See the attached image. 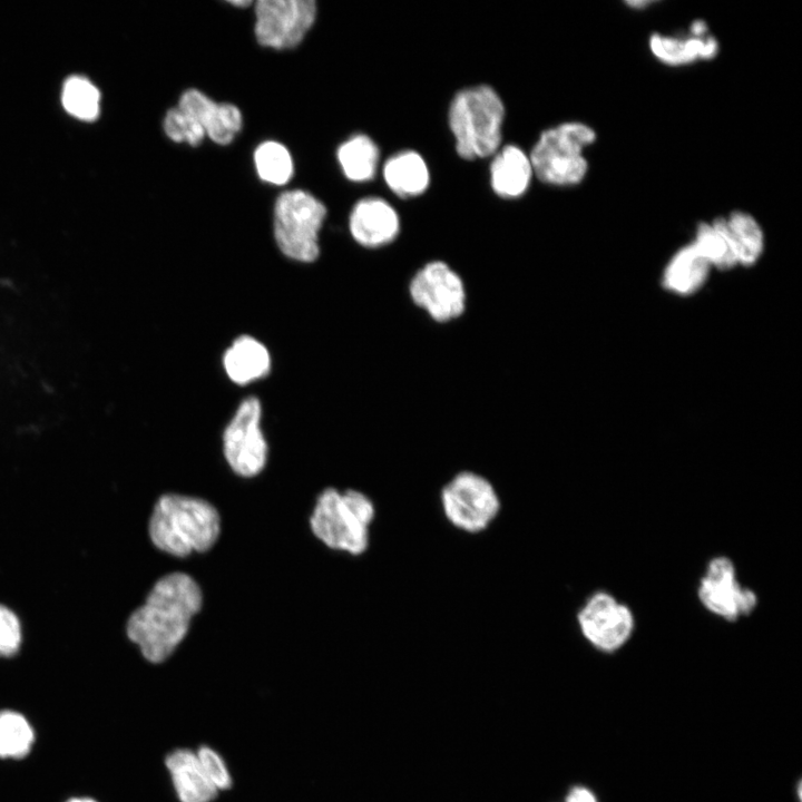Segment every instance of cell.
<instances>
[{
    "mask_svg": "<svg viewBox=\"0 0 802 802\" xmlns=\"http://www.w3.org/2000/svg\"><path fill=\"white\" fill-rule=\"evenodd\" d=\"M400 217L384 198L370 196L352 208L349 227L354 241L363 247L379 248L392 243L400 233Z\"/></svg>",
    "mask_w": 802,
    "mask_h": 802,
    "instance_id": "obj_13",
    "label": "cell"
},
{
    "mask_svg": "<svg viewBox=\"0 0 802 802\" xmlns=\"http://www.w3.org/2000/svg\"><path fill=\"white\" fill-rule=\"evenodd\" d=\"M566 802H597V800L588 789L578 786L568 793Z\"/></svg>",
    "mask_w": 802,
    "mask_h": 802,
    "instance_id": "obj_30",
    "label": "cell"
},
{
    "mask_svg": "<svg viewBox=\"0 0 802 802\" xmlns=\"http://www.w3.org/2000/svg\"><path fill=\"white\" fill-rule=\"evenodd\" d=\"M412 302L437 322L459 317L466 309L462 278L443 261H431L413 275L409 285Z\"/></svg>",
    "mask_w": 802,
    "mask_h": 802,
    "instance_id": "obj_9",
    "label": "cell"
},
{
    "mask_svg": "<svg viewBox=\"0 0 802 802\" xmlns=\"http://www.w3.org/2000/svg\"><path fill=\"white\" fill-rule=\"evenodd\" d=\"M692 244L711 267L726 271L737 265L726 235L713 221L697 225Z\"/></svg>",
    "mask_w": 802,
    "mask_h": 802,
    "instance_id": "obj_23",
    "label": "cell"
},
{
    "mask_svg": "<svg viewBox=\"0 0 802 802\" xmlns=\"http://www.w3.org/2000/svg\"><path fill=\"white\" fill-rule=\"evenodd\" d=\"M490 184L495 194L512 199L522 196L531 182L534 170L529 155L517 145H506L492 155Z\"/></svg>",
    "mask_w": 802,
    "mask_h": 802,
    "instance_id": "obj_15",
    "label": "cell"
},
{
    "mask_svg": "<svg viewBox=\"0 0 802 802\" xmlns=\"http://www.w3.org/2000/svg\"><path fill=\"white\" fill-rule=\"evenodd\" d=\"M261 412L260 400L246 398L224 431L225 458L242 477L256 476L266 463L267 444L260 427Z\"/></svg>",
    "mask_w": 802,
    "mask_h": 802,
    "instance_id": "obj_10",
    "label": "cell"
},
{
    "mask_svg": "<svg viewBox=\"0 0 802 802\" xmlns=\"http://www.w3.org/2000/svg\"><path fill=\"white\" fill-rule=\"evenodd\" d=\"M713 222L726 235L737 265L749 267L759 261L764 251V234L754 216L737 209Z\"/></svg>",
    "mask_w": 802,
    "mask_h": 802,
    "instance_id": "obj_19",
    "label": "cell"
},
{
    "mask_svg": "<svg viewBox=\"0 0 802 802\" xmlns=\"http://www.w3.org/2000/svg\"><path fill=\"white\" fill-rule=\"evenodd\" d=\"M69 802H95V801L89 800V799H72Z\"/></svg>",
    "mask_w": 802,
    "mask_h": 802,
    "instance_id": "obj_33",
    "label": "cell"
},
{
    "mask_svg": "<svg viewBox=\"0 0 802 802\" xmlns=\"http://www.w3.org/2000/svg\"><path fill=\"white\" fill-rule=\"evenodd\" d=\"M177 107L190 115L206 136L218 145L232 143L242 128V113L235 105L215 102L197 89L186 90Z\"/></svg>",
    "mask_w": 802,
    "mask_h": 802,
    "instance_id": "obj_14",
    "label": "cell"
},
{
    "mask_svg": "<svg viewBox=\"0 0 802 802\" xmlns=\"http://www.w3.org/2000/svg\"><path fill=\"white\" fill-rule=\"evenodd\" d=\"M173 786L180 802H212L218 791L212 785L196 752L177 749L165 760Z\"/></svg>",
    "mask_w": 802,
    "mask_h": 802,
    "instance_id": "obj_16",
    "label": "cell"
},
{
    "mask_svg": "<svg viewBox=\"0 0 802 802\" xmlns=\"http://www.w3.org/2000/svg\"><path fill=\"white\" fill-rule=\"evenodd\" d=\"M33 743V731L28 721L16 712L0 713V756L20 759Z\"/></svg>",
    "mask_w": 802,
    "mask_h": 802,
    "instance_id": "obj_26",
    "label": "cell"
},
{
    "mask_svg": "<svg viewBox=\"0 0 802 802\" xmlns=\"http://www.w3.org/2000/svg\"><path fill=\"white\" fill-rule=\"evenodd\" d=\"M163 124L165 134L175 143H187L195 147L206 136L199 124L179 107L170 108L166 113Z\"/></svg>",
    "mask_w": 802,
    "mask_h": 802,
    "instance_id": "obj_27",
    "label": "cell"
},
{
    "mask_svg": "<svg viewBox=\"0 0 802 802\" xmlns=\"http://www.w3.org/2000/svg\"><path fill=\"white\" fill-rule=\"evenodd\" d=\"M21 643V626L17 615L0 605V656H12Z\"/></svg>",
    "mask_w": 802,
    "mask_h": 802,
    "instance_id": "obj_29",
    "label": "cell"
},
{
    "mask_svg": "<svg viewBox=\"0 0 802 802\" xmlns=\"http://www.w3.org/2000/svg\"><path fill=\"white\" fill-rule=\"evenodd\" d=\"M596 140V131L580 121H566L545 129L528 154L534 175L544 184L575 186L588 173L585 148Z\"/></svg>",
    "mask_w": 802,
    "mask_h": 802,
    "instance_id": "obj_5",
    "label": "cell"
},
{
    "mask_svg": "<svg viewBox=\"0 0 802 802\" xmlns=\"http://www.w3.org/2000/svg\"><path fill=\"white\" fill-rule=\"evenodd\" d=\"M195 752L212 785L218 792L229 789L232 786V776L223 757L207 745L200 746Z\"/></svg>",
    "mask_w": 802,
    "mask_h": 802,
    "instance_id": "obj_28",
    "label": "cell"
},
{
    "mask_svg": "<svg viewBox=\"0 0 802 802\" xmlns=\"http://www.w3.org/2000/svg\"><path fill=\"white\" fill-rule=\"evenodd\" d=\"M652 3H653V1H648V0L626 1V4H628L629 7H633V8H635V9H640V8L646 7V6H649V4H652Z\"/></svg>",
    "mask_w": 802,
    "mask_h": 802,
    "instance_id": "obj_31",
    "label": "cell"
},
{
    "mask_svg": "<svg viewBox=\"0 0 802 802\" xmlns=\"http://www.w3.org/2000/svg\"><path fill=\"white\" fill-rule=\"evenodd\" d=\"M326 216L325 205L302 190L282 193L274 206V236L287 257L311 263L320 254L319 232Z\"/></svg>",
    "mask_w": 802,
    "mask_h": 802,
    "instance_id": "obj_6",
    "label": "cell"
},
{
    "mask_svg": "<svg viewBox=\"0 0 802 802\" xmlns=\"http://www.w3.org/2000/svg\"><path fill=\"white\" fill-rule=\"evenodd\" d=\"M505 105L489 85L463 88L453 96L448 111L457 154L466 160L492 156L500 147Z\"/></svg>",
    "mask_w": 802,
    "mask_h": 802,
    "instance_id": "obj_3",
    "label": "cell"
},
{
    "mask_svg": "<svg viewBox=\"0 0 802 802\" xmlns=\"http://www.w3.org/2000/svg\"><path fill=\"white\" fill-rule=\"evenodd\" d=\"M382 173L389 189L401 198L420 196L430 184L427 162L421 154L411 149L390 156L383 165Z\"/></svg>",
    "mask_w": 802,
    "mask_h": 802,
    "instance_id": "obj_18",
    "label": "cell"
},
{
    "mask_svg": "<svg viewBox=\"0 0 802 802\" xmlns=\"http://www.w3.org/2000/svg\"><path fill=\"white\" fill-rule=\"evenodd\" d=\"M374 517V503L365 493L327 488L319 496L310 522L327 547L361 555L368 549Z\"/></svg>",
    "mask_w": 802,
    "mask_h": 802,
    "instance_id": "obj_4",
    "label": "cell"
},
{
    "mask_svg": "<svg viewBox=\"0 0 802 802\" xmlns=\"http://www.w3.org/2000/svg\"><path fill=\"white\" fill-rule=\"evenodd\" d=\"M584 637L596 648L614 652L632 636V610L606 591H596L581 606L577 615Z\"/></svg>",
    "mask_w": 802,
    "mask_h": 802,
    "instance_id": "obj_11",
    "label": "cell"
},
{
    "mask_svg": "<svg viewBox=\"0 0 802 802\" xmlns=\"http://www.w3.org/2000/svg\"><path fill=\"white\" fill-rule=\"evenodd\" d=\"M231 4L236 7H247L252 4V1L248 0H237V1H229Z\"/></svg>",
    "mask_w": 802,
    "mask_h": 802,
    "instance_id": "obj_32",
    "label": "cell"
},
{
    "mask_svg": "<svg viewBox=\"0 0 802 802\" xmlns=\"http://www.w3.org/2000/svg\"><path fill=\"white\" fill-rule=\"evenodd\" d=\"M224 368L228 378L237 384H246L265 376L271 368L267 349L252 336L237 338L224 354Z\"/></svg>",
    "mask_w": 802,
    "mask_h": 802,
    "instance_id": "obj_20",
    "label": "cell"
},
{
    "mask_svg": "<svg viewBox=\"0 0 802 802\" xmlns=\"http://www.w3.org/2000/svg\"><path fill=\"white\" fill-rule=\"evenodd\" d=\"M697 595L706 609L730 622L751 614L757 605L755 593L741 586L733 561L725 556L708 561Z\"/></svg>",
    "mask_w": 802,
    "mask_h": 802,
    "instance_id": "obj_12",
    "label": "cell"
},
{
    "mask_svg": "<svg viewBox=\"0 0 802 802\" xmlns=\"http://www.w3.org/2000/svg\"><path fill=\"white\" fill-rule=\"evenodd\" d=\"M648 46L654 57L669 66H684L697 60H710L718 51L717 40L708 33L669 36L656 32L649 37Z\"/></svg>",
    "mask_w": 802,
    "mask_h": 802,
    "instance_id": "obj_17",
    "label": "cell"
},
{
    "mask_svg": "<svg viewBox=\"0 0 802 802\" xmlns=\"http://www.w3.org/2000/svg\"><path fill=\"white\" fill-rule=\"evenodd\" d=\"M200 606L202 591L195 580L184 573L168 574L129 616L127 636L147 661L162 663L184 639Z\"/></svg>",
    "mask_w": 802,
    "mask_h": 802,
    "instance_id": "obj_1",
    "label": "cell"
},
{
    "mask_svg": "<svg viewBox=\"0 0 802 802\" xmlns=\"http://www.w3.org/2000/svg\"><path fill=\"white\" fill-rule=\"evenodd\" d=\"M61 101L65 109L78 119L90 121L99 115L100 92L81 76H72L65 81Z\"/></svg>",
    "mask_w": 802,
    "mask_h": 802,
    "instance_id": "obj_25",
    "label": "cell"
},
{
    "mask_svg": "<svg viewBox=\"0 0 802 802\" xmlns=\"http://www.w3.org/2000/svg\"><path fill=\"white\" fill-rule=\"evenodd\" d=\"M336 156L344 176L351 182L364 183L376 174L380 150L365 134H355L342 143Z\"/></svg>",
    "mask_w": 802,
    "mask_h": 802,
    "instance_id": "obj_22",
    "label": "cell"
},
{
    "mask_svg": "<svg viewBox=\"0 0 802 802\" xmlns=\"http://www.w3.org/2000/svg\"><path fill=\"white\" fill-rule=\"evenodd\" d=\"M219 516L207 501L180 495H164L156 502L149 536L160 550L177 557L206 551L219 535Z\"/></svg>",
    "mask_w": 802,
    "mask_h": 802,
    "instance_id": "obj_2",
    "label": "cell"
},
{
    "mask_svg": "<svg viewBox=\"0 0 802 802\" xmlns=\"http://www.w3.org/2000/svg\"><path fill=\"white\" fill-rule=\"evenodd\" d=\"M260 178L273 185H284L293 176V160L287 148L273 140L262 143L254 151Z\"/></svg>",
    "mask_w": 802,
    "mask_h": 802,
    "instance_id": "obj_24",
    "label": "cell"
},
{
    "mask_svg": "<svg viewBox=\"0 0 802 802\" xmlns=\"http://www.w3.org/2000/svg\"><path fill=\"white\" fill-rule=\"evenodd\" d=\"M440 505L447 521L467 534L485 531L501 509L498 491L485 476L463 470L440 490Z\"/></svg>",
    "mask_w": 802,
    "mask_h": 802,
    "instance_id": "obj_7",
    "label": "cell"
},
{
    "mask_svg": "<svg viewBox=\"0 0 802 802\" xmlns=\"http://www.w3.org/2000/svg\"><path fill=\"white\" fill-rule=\"evenodd\" d=\"M254 33L263 47L283 50L296 47L316 18L314 0H258Z\"/></svg>",
    "mask_w": 802,
    "mask_h": 802,
    "instance_id": "obj_8",
    "label": "cell"
},
{
    "mask_svg": "<svg viewBox=\"0 0 802 802\" xmlns=\"http://www.w3.org/2000/svg\"><path fill=\"white\" fill-rule=\"evenodd\" d=\"M711 266L691 243L679 248L666 265L663 285L678 295L696 293L706 282Z\"/></svg>",
    "mask_w": 802,
    "mask_h": 802,
    "instance_id": "obj_21",
    "label": "cell"
}]
</instances>
